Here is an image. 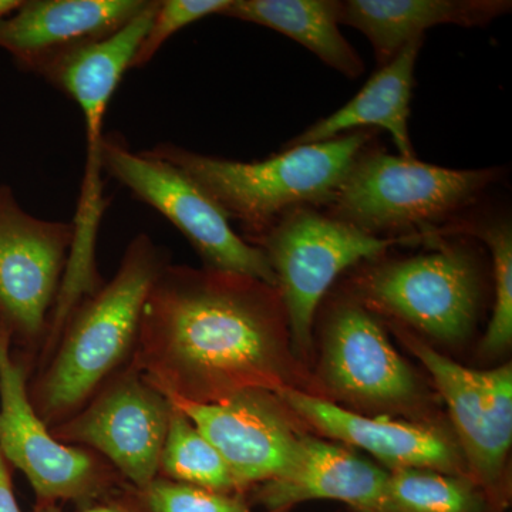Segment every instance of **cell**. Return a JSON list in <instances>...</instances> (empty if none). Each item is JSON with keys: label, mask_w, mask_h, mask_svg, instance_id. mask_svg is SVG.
I'll return each mask as SVG.
<instances>
[{"label": "cell", "mask_w": 512, "mask_h": 512, "mask_svg": "<svg viewBox=\"0 0 512 512\" xmlns=\"http://www.w3.org/2000/svg\"><path fill=\"white\" fill-rule=\"evenodd\" d=\"M249 244L261 249L268 259L286 325L303 352L311 348L320 303L343 272L396 245H417L413 239L372 237L315 207L286 212Z\"/></svg>", "instance_id": "cell-7"}, {"label": "cell", "mask_w": 512, "mask_h": 512, "mask_svg": "<svg viewBox=\"0 0 512 512\" xmlns=\"http://www.w3.org/2000/svg\"><path fill=\"white\" fill-rule=\"evenodd\" d=\"M446 400L470 467L481 483L501 477L512 444V366L470 369L403 333Z\"/></svg>", "instance_id": "cell-13"}, {"label": "cell", "mask_w": 512, "mask_h": 512, "mask_svg": "<svg viewBox=\"0 0 512 512\" xmlns=\"http://www.w3.org/2000/svg\"><path fill=\"white\" fill-rule=\"evenodd\" d=\"M158 473H164L167 480L197 485L218 493L239 488L217 448L175 407L161 451Z\"/></svg>", "instance_id": "cell-22"}, {"label": "cell", "mask_w": 512, "mask_h": 512, "mask_svg": "<svg viewBox=\"0 0 512 512\" xmlns=\"http://www.w3.org/2000/svg\"><path fill=\"white\" fill-rule=\"evenodd\" d=\"M43 512H60V511H57L56 508L52 507V508H46V510ZM84 512H124V511L117 510V508L104 507V508H94V510H89V511H84Z\"/></svg>", "instance_id": "cell-28"}, {"label": "cell", "mask_w": 512, "mask_h": 512, "mask_svg": "<svg viewBox=\"0 0 512 512\" xmlns=\"http://www.w3.org/2000/svg\"><path fill=\"white\" fill-rule=\"evenodd\" d=\"M73 238V222L33 217L0 185V313L26 338L47 329Z\"/></svg>", "instance_id": "cell-10"}, {"label": "cell", "mask_w": 512, "mask_h": 512, "mask_svg": "<svg viewBox=\"0 0 512 512\" xmlns=\"http://www.w3.org/2000/svg\"><path fill=\"white\" fill-rule=\"evenodd\" d=\"M147 0H29L0 20V49L20 69L40 76L80 47L100 42L127 25Z\"/></svg>", "instance_id": "cell-15"}, {"label": "cell", "mask_w": 512, "mask_h": 512, "mask_svg": "<svg viewBox=\"0 0 512 512\" xmlns=\"http://www.w3.org/2000/svg\"><path fill=\"white\" fill-rule=\"evenodd\" d=\"M144 493L150 512H251L238 498L167 478H156Z\"/></svg>", "instance_id": "cell-25"}, {"label": "cell", "mask_w": 512, "mask_h": 512, "mask_svg": "<svg viewBox=\"0 0 512 512\" xmlns=\"http://www.w3.org/2000/svg\"><path fill=\"white\" fill-rule=\"evenodd\" d=\"M221 15L291 37L349 79L365 73L362 57L340 32L339 0H231Z\"/></svg>", "instance_id": "cell-20"}, {"label": "cell", "mask_w": 512, "mask_h": 512, "mask_svg": "<svg viewBox=\"0 0 512 512\" xmlns=\"http://www.w3.org/2000/svg\"><path fill=\"white\" fill-rule=\"evenodd\" d=\"M421 244L431 251L362 262L355 298L439 342H461L476 328L483 302L477 254L467 239L430 235Z\"/></svg>", "instance_id": "cell-6"}, {"label": "cell", "mask_w": 512, "mask_h": 512, "mask_svg": "<svg viewBox=\"0 0 512 512\" xmlns=\"http://www.w3.org/2000/svg\"><path fill=\"white\" fill-rule=\"evenodd\" d=\"M278 289L207 268L165 266L141 315L133 367L164 396L214 403L284 383Z\"/></svg>", "instance_id": "cell-1"}, {"label": "cell", "mask_w": 512, "mask_h": 512, "mask_svg": "<svg viewBox=\"0 0 512 512\" xmlns=\"http://www.w3.org/2000/svg\"><path fill=\"white\" fill-rule=\"evenodd\" d=\"M158 0L146 6L124 28L100 42L67 53L40 74L80 107L86 128L87 158L79 204L74 217V238L67 258L57 305L72 311L101 288L96 264V242L101 217L107 210L103 195L104 119L124 73L130 70L137 47L156 13Z\"/></svg>", "instance_id": "cell-5"}, {"label": "cell", "mask_w": 512, "mask_h": 512, "mask_svg": "<svg viewBox=\"0 0 512 512\" xmlns=\"http://www.w3.org/2000/svg\"><path fill=\"white\" fill-rule=\"evenodd\" d=\"M511 9L510 0H339V23L367 37L382 67L434 26L485 28Z\"/></svg>", "instance_id": "cell-18"}, {"label": "cell", "mask_w": 512, "mask_h": 512, "mask_svg": "<svg viewBox=\"0 0 512 512\" xmlns=\"http://www.w3.org/2000/svg\"><path fill=\"white\" fill-rule=\"evenodd\" d=\"M103 171L174 225L201 256L205 266L244 275L276 288L264 252L239 237L227 215L173 164L150 151L134 153L116 134L101 150Z\"/></svg>", "instance_id": "cell-8"}, {"label": "cell", "mask_w": 512, "mask_h": 512, "mask_svg": "<svg viewBox=\"0 0 512 512\" xmlns=\"http://www.w3.org/2000/svg\"><path fill=\"white\" fill-rule=\"evenodd\" d=\"M275 393L293 414L323 436L365 450L392 470L430 468L453 476L458 470L456 447L437 430L363 416L291 386L279 387Z\"/></svg>", "instance_id": "cell-16"}, {"label": "cell", "mask_w": 512, "mask_h": 512, "mask_svg": "<svg viewBox=\"0 0 512 512\" xmlns=\"http://www.w3.org/2000/svg\"><path fill=\"white\" fill-rule=\"evenodd\" d=\"M165 266L153 239L137 235L109 284L77 306L37 387L35 410L47 426L82 410L126 360L136 346L148 293Z\"/></svg>", "instance_id": "cell-3"}, {"label": "cell", "mask_w": 512, "mask_h": 512, "mask_svg": "<svg viewBox=\"0 0 512 512\" xmlns=\"http://www.w3.org/2000/svg\"><path fill=\"white\" fill-rule=\"evenodd\" d=\"M167 399L217 448L238 487L281 477L298 457L305 433L274 390H242L214 403Z\"/></svg>", "instance_id": "cell-11"}, {"label": "cell", "mask_w": 512, "mask_h": 512, "mask_svg": "<svg viewBox=\"0 0 512 512\" xmlns=\"http://www.w3.org/2000/svg\"><path fill=\"white\" fill-rule=\"evenodd\" d=\"M481 204L436 235L473 237L487 245L493 261L494 306L480 349L484 355L500 356L512 342V222L510 212L484 210Z\"/></svg>", "instance_id": "cell-21"}, {"label": "cell", "mask_w": 512, "mask_h": 512, "mask_svg": "<svg viewBox=\"0 0 512 512\" xmlns=\"http://www.w3.org/2000/svg\"><path fill=\"white\" fill-rule=\"evenodd\" d=\"M0 453L43 500L87 494L103 473L93 454L57 440L36 413L25 372L10 355L8 328H0Z\"/></svg>", "instance_id": "cell-12"}, {"label": "cell", "mask_w": 512, "mask_h": 512, "mask_svg": "<svg viewBox=\"0 0 512 512\" xmlns=\"http://www.w3.org/2000/svg\"><path fill=\"white\" fill-rule=\"evenodd\" d=\"M387 481L389 473L348 448L303 434L295 463L262 485L259 500L269 512L309 500L340 501L360 512H386Z\"/></svg>", "instance_id": "cell-17"}, {"label": "cell", "mask_w": 512, "mask_h": 512, "mask_svg": "<svg viewBox=\"0 0 512 512\" xmlns=\"http://www.w3.org/2000/svg\"><path fill=\"white\" fill-rule=\"evenodd\" d=\"M423 43L424 37L407 43L393 60L379 67L352 100L292 138L285 148L325 143L343 134L376 127L390 134L399 156L417 158L410 140L409 116L416 86L414 70Z\"/></svg>", "instance_id": "cell-19"}, {"label": "cell", "mask_w": 512, "mask_h": 512, "mask_svg": "<svg viewBox=\"0 0 512 512\" xmlns=\"http://www.w3.org/2000/svg\"><path fill=\"white\" fill-rule=\"evenodd\" d=\"M173 410L170 400L131 366L50 431L62 443L99 451L144 490L157 478Z\"/></svg>", "instance_id": "cell-9"}, {"label": "cell", "mask_w": 512, "mask_h": 512, "mask_svg": "<svg viewBox=\"0 0 512 512\" xmlns=\"http://www.w3.org/2000/svg\"><path fill=\"white\" fill-rule=\"evenodd\" d=\"M504 168L454 170L365 148L332 201L330 217L376 238L421 244L483 202Z\"/></svg>", "instance_id": "cell-4"}, {"label": "cell", "mask_w": 512, "mask_h": 512, "mask_svg": "<svg viewBox=\"0 0 512 512\" xmlns=\"http://www.w3.org/2000/svg\"><path fill=\"white\" fill-rule=\"evenodd\" d=\"M20 0H0V20L8 18L20 6Z\"/></svg>", "instance_id": "cell-27"}, {"label": "cell", "mask_w": 512, "mask_h": 512, "mask_svg": "<svg viewBox=\"0 0 512 512\" xmlns=\"http://www.w3.org/2000/svg\"><path fill=\"white\" fill-rule=\"evenodd\" d=\"M0 512H20L2 453H0Z\"/></svg>", "instance_id": "cell-26"}, {"label": "cell", "mask_w": 512, "mask_h": 512, "mask_svg": "<svg viewBox=\"0 0 512 512\" xmlns=\"http://www.w3.org/2000/svg\"><path fill=\"white\" fill-rule=\"evenodd\" d=\"M375 137L373 130H357L325 143L285 148L254 163L205 156L167 143L148 151L183 171L229 221L238 222L245 241L251 242L286 212L325 208Z\"/></svg>", "instance_id": "cell-2"}, {"label": "cell", "mask_w": 512, "mask_h": 512, "mask_svg": "<svg viewBox=\"0 0 512 512\" xmlns=\"http://www.w3.org/2000/svg\"><path fill=\"white\" fill-rule=\"evenodd\" d=\"M484 503L466 478L430 468H399L389 474L386 512H483Z\"/></svg>", "instance_id": "cell-23"}, {"label": "cell", "mask_w": 512, "mask_h": 512, "mask_svg": "<svg viewBox=\"0 0 512 512\" xmlns=\"http://www.w3.org/2000/svg\"><path fill=\"white\" fill-rule=\"evenodd\" d=\"M320 377L343 399L367 406L416 402L419 384L379 320L356 298L336 303L323 335Z\"/></svg>", "instance_id": "cell-14"}, {"label": "cell", "mask_w": 512, "mask_h": 512, "mask_svg": "<svg viewBox=\"0 0 512 512\" xmlns=\"http://www.w3.org/2000/svg\"><path fill=\"white\" fill-rule=\"evenodd\" d=\"M231 0H158L156 13L137 47L130 69H141L154 59L164 43L191 23L221 15Z\"/></svg>", "instance_id": "cell-24"}]
</instances>
